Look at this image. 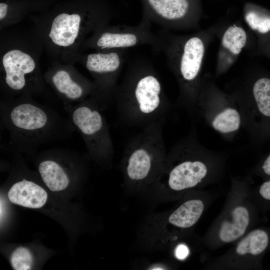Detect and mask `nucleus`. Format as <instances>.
Wrapping results in <instances>:
<instances>
[{"label": "nucleus", "instance_id": "obj_19", "mask_svg": "<svg viewBox=\"0 0 270 270\" xmlns=\"http://www.w3.org/2000/svg\"><path fill=\"white\" fill-rule=\"evenodd\" d=\"M38 171L48 188L52 191H60L68 186L69 178L60 166L52 160H46L39 165Z\"/></svg>", "mask_w": 270, "mask_h": 270}, {"label": "nucleus", "instance_id": "obj_14", "mask_svg": "<svg viewBox=\"0 0 270 270\" xmlns=\"http://www.w3.org/2000/svg\"><path fill=\"white\" fill-rule=\"evenodd\" d=\"M142 18L163 28L184 23L190 15V0H140Z\"/></svg>", "mask_w": 270, "mask_h": 270}, {"label": "nucleus", "instance_id": "obj_23", "mask_svg": "<svg viewBox=\"0 0 270 270\" xmlns=\"http://www.w3.org/2000/svg\"><path fill=\"white\" fill-rule=\"evenodd\" d=\"M245 20L248 26L253 30L262 34L270 31V17L250 12L246 14Z\"/></svg>", "mask_w": 270, "mask_h": 270}, {"label": "nucleus", "instance_id": "obj_3", "mask_svg": "<svg viewBox=\"0 0 270 270\" xmlns=\"http://www.w3.org/2000/svg\"><path fill=\"white\" fill-rule=\"evenodd\" d=\"M260 212L248 180L233 178L223 209L205 236L206 246L216 249L236 242L260 221Z\"/></svg>", "mask_w": 270, "mask_h": 270}, {"label": "nucleus", "instance_id": "obj_26", "mask_svg": "<svg viewBox=\"0 0 270 270\" xmlns=\"http://www.w3.org/2000/svg\"><path fill=\"white\" fill-rule=\"evenodd\" d=\"M8 6L7 4L0 2V24L2 23L6 18L8 14Z\"/></svg>", "mask_w": 270, "mask_h": 270}, {"label": "nucleus", "instance_id": "obj_17", "mask_svg": "<svg viewBox=\"0 0 270 270\" xmlns=\"http://www.w3.org/2000/svg\"><path fill=\"white\" fill-rule=\"evenodd\" d=\"M210 200V196L200 194L184 200L168 216V226L174 232L193 227L199 220Z\"/></svg>", "mask_w": 270, "mask_h": 270}, {"label": "nucleus", "instance_id": "obj_21", "mask_svg": "<svg viewBox=\"0 0 270 270\" xmlns=\"http://www.w3.org/2000/svg\"><path fill=\"white\" fill-rule=\"evenodd\" d=\"M10 263L14 270H30L33 264V256L28 249L20 246L12 253Z\"/></svg>", "mask_w": 270, "mask_h": 270}, {"label": "nucleus", "instance_id": "obj_15", "mask_svg": "<svg viewBox=\"0 0 270 270\" xmlns=\"http://www.w3.org/2000/svg\"><path fill=\"white\" fill-rule=\"evenodd\" d=\"M48 80L56 92L70 102L84 100L88 96H96V85L74 73L68 66H56L50 72Z\"/></svg>", "mask_w": 270, "mask_h": 270}, {"label": "nucleus", "instance_id": "obj_12", "mask_svg": "<svg viewBox=\"0 0 270 270\" xmlns=\"http://www.w3.org/2000/svg\"><path fill=\"white\" fill-rule=\"evenodd\" d=\"M228 99L198 95L196 115L202 117L215 131L229 139L239 130L242 126V120L236 102Z\"/></svg>", "mask_w": 270, "mask_h": 270}, {"label": "nucleus", "instance_id": "obj_8", "mask_svg": "<svg viewBox=\"0 0 270 270\" xmlns=\"http://www.w3.org/2000/svg\"><path fill=\"white\" fill-rule=\"evenodd\" d=\"M270 249V228L258 227L250 230L210 268L234 270H260L262 261Z\"/></svg>", "mask_w": 270, "mask_h": 270}, {"label": "nucleus", "instance_id": "obj_16", "mask_svg": "<svg viewBox=\"0 0 270 270\" xmlns=\"http://www.w3.org/2000/svg\"><path fill=\"white\" fill-rule=\"evenodd\" d=\"M239 110L242 126L251 132L258 114L270 118V79L262 78L254 83L252 90V98L234 100Z\"/></svg>", "mask_w": 270, "mask_h": 270}, {"label": "nucleus", "instance_id": "obj_13", "mask_svg": "<svg viewBox=\"0 0 270 270\" xmlns=\"http://www.w3.org/2000/svg\"><path fill=\"white\" fill-rule=\"evenodd\" d=\"M7 118L10 127L24 136L42 134L51 123L50 115L44 108L28 102L14 104Z\"/></svg>", "mask_w": 270, "mask_h": 270}, {"label": "nucleus", "instance_id": "obj_9", "mask_svg": "<svg viewBox=\"0 0 270 270\" xmlns=\"http://www.w3.org/2000/svg\"><path fill=\"white\" fill-rule=\"evenodd\" d=\"M98 100L93 96L83 100L73 110L72 119L90 152L98 156L109 157L113 154L114 146L108 124L100 110Z\"/></svg>", "mask_w": 270, "mask_h": 270}, {"label": "nucleus", "instance_id": "obj_6", "mask_svg": "<svg viewBox=\"0 0 270 270\" xmlns=\"http://www.w3.org/2000/svg\"><path fill=\"white\" fill-rule=\"evenodd\" d=\"M110 14L98 10L84 14L62 12L47 22L44 32L45 41L61 56H74L75 51L98 28L107 24Z\"/></svg>", "mask_w": 270, "mask_h": 270}, {"label": "nucleus", "instance_id": "obj_11", "mask_svg": "<svg viewBox=\"0 0 270 270\" xmlns=\"http://www.w3.org/2000/svg\"><path fill=\"white\" fill-rule=\"evenodd\" d=\"M126 54V49H118L96 51L82 57L85 68L93 77L96 96L100 100L112 98Z\"/></svg>", "mask_w": 270, "mask_h": 270}, {"label": "nucleus", "instance_id": "obj_18", "mask_svg": "<svg viewBox=\"0 0 270 270\" xmlns=\"http://www.w3.org/2000/svg\"><path fill=\"white\" fill-rule=\"evenodd\" d=\"M8 198L13 204L26 208H38L46 204L48 194L36 184L24 179L12 186L8 191Z\"/></svg>", "mask_w": 270, "mask_h": 270}, {"label": "nucleus", "instance_id": "obj_24", "mask_svg": "<svg viewBox=\"0 0 270 270\" xmlns=\"http://www.w3.org/2000/svg\"><path fill=\"white\" fill-rule=\"evenodd\" d=\"M258 172L270 179V154L264 159L258 168Z\"/></svg>", "mask_w": 270, "mask_h": 270}, {"label": "nucleus", "instance_id": "obj_7", "mask_svg": "<svg viewBox=\"0 0 270 270\" xmlns=\"http://www.w3.org/2000/svg\"><path fill=\"white\" fill-rule=\"evenodd\" d=\"M151 22L142 18L137 26L108 25L98 28L82 44V48L96 51L127 49L129 48L148 45L156 50L162 49V40L160 34L150 29Z\"/></svg>", "mask_w": 270, "mask_h": 270}, {"label": "nucleus", "instance_id": "obj_5", "mask_svg": "<svg viewBox=\"0 0 270 270\" xmlns=\"http://www.w3.org/2000/svg\"><path fill=\"white\" fill-rule=\"evenodd\" d=\"M159 34L161 50L180 84V94L177 104L194 116L196 115L197 80L204 51L203 42L197 36L182 41L170 40L164 30Z\"/></svg>", "mask_w": 270, "mask_h": 270}, {"label": "nucleus", "instance_id": "obj_4", "mask_svg": "<svg viewBox=\"0 0 270 270\" xmlns=\"http://www.w3.org/2000/svg\"><path fill=\"white\" fill-rule=\"evenodd\" d=\"M162 120L142 128L128 142L124 154V177L129 184L140 185L157 182L167 154Z\"/></svg>", "mask_w": 270, "mask_h": 270}, {"label": "nucleus", "instance_id": "obj_20", "mask_svg": "<svg viewBox=\"0 0 270 270\" xmlns=\"http://www.w3.org/2000/svg\"><path fill=\"white\" fill-rule=\"evenodd\" d=\"M246 37V34L243 28L237 26H231L224 33L222 44L232 53L238 54L245 46Z\"/></svg>", "mask_w": 270, "mask_h": 270}, {"label": "nucleus", "instance_id": "obj_2", "mask_svg": "<svg viewBox=\"0 0 270 270\" xmlns=\"http://www.w3.org/2000/svg\"><path fill=\"white\" fill-rule=\"evenodd\" d=\"M225 163L224 155L204 147L194 130L167 154L156 182L174 193L183 194L218 180Z\"/></svg>", "mask_w": 270, "mask_h": 270}, {"label": "nucleus", "instance_id": "obj_22", "mask_svg": "<svg viewBox=\"0 0 270 270\" xmlns=\"http://www.w3.org/2000/svg\"><path fill=\"white\" fill-rule=\"evenodd\" d=\"M252 196L261 212L270 210V179L252 190Z\"/></svg>", "mask_w": 270, "mask_h": 270}, {"label": "nucleus", "instance_id": "obj_1", "mask_svg": "<svg viewBox=\"0 0 270 270\" xmlns=\"http://www.w3.org/2000/svg\"><path fill=\"white\" fill-rule=\"evenodd\" d=\"M112 98L120 120L132 126L144 128L164 120L170 108L158 73L144 60L129 65Z\"/></svg>", "mask_w": 270, "mask_h": 270}, {"label": "nucleus", "instance_id": "obj_25", "mask_svg": "<svg viewBox=\"0 0 270 270\" xmlns=\"http://www.w3.org/2000/svg\"><path fill=\"white\" fill-rule=\"evenodd\" d=\"M188 247L184 244H180L176 247L175 254L177 258L182 260L188 256Z\"/></svg>", "mask_w": 270, "mask_h": 270}, {"label": "nucleus", "instance_id": "obj_10", "mask_svg": "<svg viewBox=\"0 0 270 270\" xmlns=\"http://www.w3.org/2000/svg\"><path fill=\"white\" fill-rule=\"evenodd\" d=\"M2 82L12 92L26 91L38 80V62L34 54L22 46L13 45L1 54Z\"/></svg>", "mask_w": 270, "mask_h": 270}]
</instances>
